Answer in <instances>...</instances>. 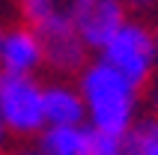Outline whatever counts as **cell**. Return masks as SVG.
<instances>
[{
    "label": "cell",
    "instance_id": "cell-1",
    "mask_svg": "<svg viewBox=\"0 0 158 155\" xmlns=\"http://www.w3.org/2000/svg\"><path fill=\"white\" fill-rule=\"evenodd\" d=\"M84 107H87V125L96 134L123 137L131 134L140 122V86H134L128 78L114 72L107 63L89 60L75 78Z\"/></svg>",
    "mask_w": 158,
    "mask_h": 155
},
{
    "label": "cell",
    "instance_id": "cell-2",
    "mask_svg": "<svg viewBox=\"0 0 158 155\" xmlns=\"http://www.w3.org/2000/svg\"><path fill=\"white\" fill-rule=\"evenodd\" d=\"M0 113H3L9 137L36 140L48 128V122H45V84L33 75L0 72Z\"/></svg>",
    "mask_w": 158,
    "mask_h": 155
},
{
    "label": "cell",
    "instance_id": "cell-3",
    "mask_svg": "<svg viewBox=\"0 0 158 155\" xmlns=\"http://www.w3.org/2000/svg\"><path fill=\"white\" fill-rule=\"evenodd\" d=\"M98 60L107 63L114 72H119L134 86L143 90L152 81L155 66H158V51H155V33H152V27H146L143 21L128 18L119 27V33L98 51Z\"/></svg>",
    "mask_w": 158,
    "mask_h": 155
},
{
    "label": "cell",
    "instance_id": "cell-4",
    "mask_svg": "<svg viewBox=\"0 0 158 155\" xmlns=\"http://www.w3.org/2000/svg\"><path fill=\"white\" fill-rule=\"evenodd\" d=\"M33 27L39 33V42H42V51H45V66L54 75L60 78L78 75L89 63V51L84 45V39L78 36V27H75L69 6H60L57 12L39 18Z\"/></svg>",
    "mask_w": 158,
    "mask_h": 155
},
{
    "label": "cell",
    "instance_id": "cell-5",
    "mask_svg": "<svg viewBox=\"0 0 158 155\" xmlns=\"http://www.w3.org/2000/svg\"><path fill=\"white\" fill-rule=\"evenodd\" d=\"M72 18H75L78 36L84 39L87 51L98 54L128 21V9L123 6V0H102V3H89V6H75Z\"/></svg>",
    "mask_w": 158,
    "mask_h": 155
},
{
    "label": "cell",
    "instance_id": "cell-6",
    "mask_svg": "<svg viewBox=\"0 0 158 155\" xmlns=\"http://www.w3.org/2000/svg\"><path fill=\"white\" fill-rule=\"evenodd\" d=\"M45 69V51L42 42H39V33H36L33 24H15L6 27V36H3V57H0V72L6 75H33Z\"/></svg>",
    "mask_w": 158,
    "mask_h": 155
},
{
    "label": "cell",
    "instance_id": "cell-7",
    "mask_svg": "<svg viewBox=\"0 0 158 155\" xmlns=\"http://www.w3.org/2000/svg\"><path fill=\"white\" fill-rule=\"evenodd\" d=\"M45 122L48 125H87V107L75 81L54 78L45 84Z\"/></svg>",
    "mask_w": 158,
    "mask_h": 155
},
{
    "label": "cell",
    "instance_id": "cell-8",
    "mask_svg": "<svg viewBox=\"0 0 158 155\" xmlns=\"http://www.w3.org/2000/svg\"><path fill=\"white\" fill-rule=\"evenodd\" d=\"M36 149L42 155H89L93 149V131L89 125H48L36 137Z\"/></svg>",
    "mask_w": 158,
    "mask_h": 155
},
{
    "label": "cell",
    "instance_id": "cell-9",
    "mask_svg": "<svg viewBox=\"0 0 158 155\" xmlns=\"http://www.w3.org/2000/svg\"><path fill=\"white\" fill-rule=\"evenodd\" d=\"M131 140L137 155H158V119H152V116L140 119L131 131Z\"/></svg>",
    "mask_w": 158,
    "mask_h": 155
},
{
    "label": "cell",
    "instance_id": "cell-10",
    "mask_svg": "<svg viewBox=\"0 0 158 155\" xmlns=\"http://www.w3.org/2000/svg\"><path fill=\"white\" fill-rule=\"evenodd\" d=\"M93 155H137V152H134L131 134L110 137V134H96L93 131Z\"/></svg>",
    "mask_w": 158,
    "mask_h": 155
},
{
    "label": "cell",
    "instance_id": "cell-11",
    "mask_svg": "<svg viewBox=\"0 0 158 155\" xmlns=\"http://www.w3.org/2000/svg\"><path fill=\"white\" fill-rule=\"evenodd\" d=\"M15 6L24 12V21L27 24H36L39 18L51 15L63 6V0H15Z\"/></svg>",
    "mask_w": 158,
    "mask_h": 155
},
{
    "label": "cell",
    "instance_id": "cell-12",
    "mask_svg": "<svg viewBox=\"0 0 158 155\" xmlns=\"http://www.w3.org/2000/svg\"><path fill=\"white\" fill-rule=\"evenodd\" d=\"M123 6L128 12H149V9L158 6V0H123Z\"/></svg>",
    "mask_w": 158,
    "mask_h": 155
},
{
    "label": "cell",
    "instance_id": "cell-13",
    "mask_svg": "<svg viewBox=\"0 0 158 155\" xmlns=\"http://www.w3.org/2000/svg\"><path fill=\"white\" fill-rule=\"evenodd\" d=\"M146 107H149V116L158 119V84L149 90V98H146Z\"/></svg>",
    "mask_w": 158,
    "mask_h": 155
},
{
    "label": "cell",
    "instance_id": "cell-14",
    "mask_svg": "<svg viewBox=\"0 0 158 155\" xmlns=\"http://www.w3.org/2000/svg\"><path fill=\"white\" fill-rule=\"evenodd\" d=\"M9 155H42L36 146H18V149H12Z\"/></svg>",
    "mask_w": 158,
    "mask_h": 155
},
{
    "label": "cell",
    "instance_id": "cell-15",
    "mask_svg": "<svg viewBox=\"0 0 158 155\" xmlns=\"http://www.w3.org/2000/svg\"><path fill=\"white\" fill-rule=\"evenodd\" d=\"M6 140H9V131H6V122H3V113H0V152L6 146Z\"/></svg>",
    "mask_w": 158,
    "mask_h": 155
},
{
    "label": "cell",
    "instance_id": "cell-16",
    "mask_svg": "<svg viewBox=\"0 0 158 155\" xmlns=\"http://www.w3.org/2000/svg\"><path fill=\"white\" fill-rule=\"evenodd\" d=\"M66 3H69V6L75 9V6H89V3H102V0H66Z\"/></svg>",
    "mask_w": 158,
    "mask_h": 155
},
{
    "label": "cell",
    "instance_id": "cell-17",
    "mask_svg": "<svg viewBox=\"0 0 158 155\" xmlns=\"http://www.w3.org/2000/svg\"><path fill=\"white\" fill-rule=\"evenodd\" d=\"M3 36H6V27L0 24V57H3Z\"/></svg>",
    "mask_w": 158,
    "mask_h": 155
},
{
    "label": "cell",
    "instance_id": "cell-18",
    "mask_svg": "<svg viewBox=\"0 0 158 155\" xmlns=\"http://www.w3.org/2000/svg\"><path fill=\"white\" fill-rule=\"evenodd\" d=\"M152 33H155V51H158V24L152 27Z\"/></svg>",
    "mask_w": 158,
    "mask_h": 155
},
{
    "label": "cell",
    "instance_id": "cell-19",
    "mask_svg": "<svg viewBox=\"0 0 158 155\" xmlns=\"http://www.w3.org/2000/svg\"><path fill=\"white\" fill-rule=\"evenodd\" d=\"M89 155H93V149H89Z\"/></svg>",
    "mask_w": 158,
    "mask_h": 155
},
{
    "label": "cell",
    "instance_id": "cell-20",
    "mask_svg": "<svg viewBox=\"0 0 158 155\" xmlns=\"http://www.w3.org/2000/svg\"><path fill=\"white\" fill-rule=\"evenodd\" d=\"M0 155H3V152H0Z\"/></svg>",
    "mask_w": 158,
    "mask_h": 155
}]
</instances>
